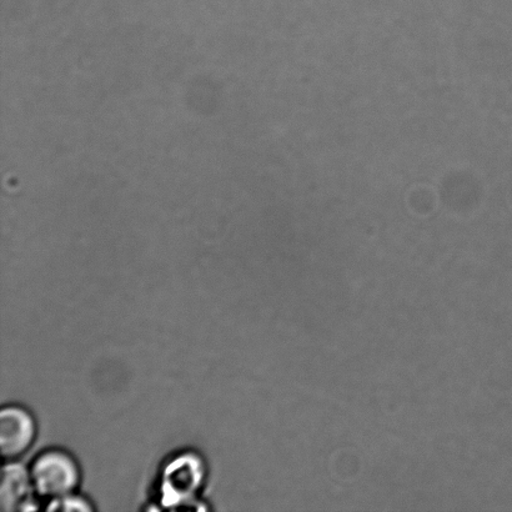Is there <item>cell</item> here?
<instances>
[{
  "mask_svg": "<svg viewBox=\"0 0 512 512\" xmlns=\"http://www.w3.org/2000/svg\"><path fill=\"white\" fill-rule=\"evenodd\" d=\"M30 476L35 493L49 500L74 493L80 481L77 460L64 450H47L34 460Z\"/></svg>",
  "mask_w": 512,
  "mask_h": 512,
  "instance_id": "6da1fadb",
  "label": "cell"
},
{
  "mask_svg": "<svg viewBox=\"0 0 512 512\" xmlns=\"http://www.w3.org/2000/svg\"><path fill=\"white\" fill-rule=\"evenodd\" d=\"M37 436L33 415L22 406L8 405L0 410V453L5 461L22 458Z\"/></svg>",
  "mask_w": 512,
  "mask_h": 512,
  "instance_id": "7a4b0ae2",
  "label": "cell"
},
{
  "mask_svg": "<svg viewBox=\"0 0 512 512\" xmlns=\"http://www.w3.org/2000/svg\"><path fill=\"white\" fill-rule=\"evenodd\" d=\"M35 493L30 470L17 460L5 461L0 471V511H33Z\"/></svg>",
  "mask_w": 512,
  "mask_h": 512,
  "instance_id": "3957f363",
  "label": "cell"
},
{
  "mask_svg": "<svg viewBox=\"0 0 512 512\" xmlns=\"http://www.w3.org/2000/svg\"><path fill=\"white\" fill-rule=\"evenodd\" d=\"M48 511L74 512L94 511L92 504L83 496L74 493L60 496V498L49 500Z\"/></svg>",
  "mask_w": 512,
  "mask_h": 512,
  "instance_id": "277c9868",
  "label": "cell"
}]
</instances>
